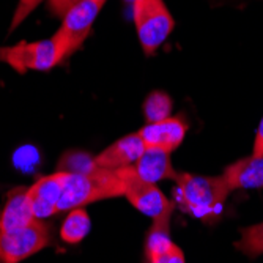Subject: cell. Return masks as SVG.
<instances>
[{
	"mask_svg": "<svg viewBox=\"0 0 263 263\" xmlns=\"http://www.w3.org/2000/svg\"><path fill=\"white\" fill-rule=\"evenodd\" d=\"M232 191L224 177H203L178 174L172 191L175 208L203 222L221 218L226 200Z\"/></svg>",
	"mask_w": 263,
	"mask_h": 263,
	"instance_id": "6da1fadb",
	"label": "cell"
},
{
	"mask_svg": "<svg viewBox=\"0 0 263 263\" xmlns=\"http://www.w3.org/2000/svg\"><path fill=\"white\" fill-rule=\"evenodd\" d=\"M123 196V180L120 171H110L98 167L90 174L74 175L66 174L63 194L59 203L60 211L84 208L104 199H115Z\"/></svg>",
	"mask_w": 263,
	"mask_h": 263,
	"instance_id": "7a4b0ae2",
	"label": "cell"
},
{
	"mask_svg": "<svg viewBox=\"0 0 263 263\" xmlns=\"http://www.w3.org/2000/svg\"><path fill=\"white\" fill-rule=\"evenodd\" d=\"M133 14L142 51L153 55L172 33L175 21L164 0H134Z\"/></svg>",
	"mask_w": 263,
	"mask_h": 263,
	"instance_id": "3957f363",
	"label": "cell"
},
{
	"mask_svg": "<svg viewBox=\"0 0 263 263\" xmlns=\"http://www.w3.org/2000/svg\"><path fill=\"white\" fill-rule=\"evenodd\" d=\"M103 5L98 0H82L63 16L60 29L52 36L60 63L73 55L87 40Z\"/></svg>",
	"mask_w": 263,
	"mask_h": 263,
	"instance_id": "277c9868",
	"label": "cell"
},
{
	"mask_svg": "<svg viewBox=\"0 0 263 263\" xmlns=\"http://www.w3.org/2000/svg\"><path fill=\"white\" fill-rule=\"evenodd\" d=\"M0 62L24 74L27 71H49L60 63L52 38L40 41H19L14 46L0 47Z\"/></svg>",
	"mask_w": 263,
	"mask_h": 263,
	"instance_id": "5b68a950",
	"label": "cell"
},
{
	"mask_svg": "<svg viewBox=\"0 0 263 263\" xmlns=\"http://www.w3.org/2000/svg\"><path fill=\"white\" fill-rule=\"evenodd\" d=\"M51 235L43 219H35L30 224L0 232V257L5 263H21L49 245Z\"/></svg>",
	"mask_w": 263,
	"mask_h": 263,
	"instance_id": "8992f818",
	"label": "cell"
},
{
	"mask_svg": "<svg viewBox=\"0 0 263 263\" xmlns=\"http://www.w3.org/2000/svg\"><path fill=\"white\" fill-rule=\"evenodd\" d=\"M118 171H120L123 180V196L142 214L156 219L165 211L175 208V203L167 199L156 184L147 183L139 178L133 165L123 167V169Z\"/></svg>",
	"mask_w": 263,
	"mask_h": 263,
	"instance_id": "52a82bcc",
	"label": "cell"
},
{
	"mask_svg": "<svg viewBox=\"0 0 263 263\" xmlns=\"http://www.w3.org/2000/svg\"><path fill=\"white\" fill-rule=\"evenodd\" d=\"M66 172L55 171L51 175L38 178L29 187L33 214L36 219H47L59 213V203L63 194Z\"/></svg>",
	"mask_w": 263,
	"mask_h": 263,
	"instance_id": "ba28073f",
	"label": "cell"
},
{
	"mask_svg": "<svg viewBox=\"0 0 263 263\" xmlns=\"http://www.w3.org/2000/svg\"><path fill=\"white\" fill-rule=\"evenodd\" d=\"M137 133L145 143V148H156L172 153L184 140L187 123L181 117H169L156 123H147Z\"/></svg>",
	"mask_w": 263,
	"mask_h": 263,
	"instance_id": "9c48e42d",
	"label": "cell"
},
{
	"mask_svg": "<svg viewBox=\"0 0 263 263\" xmlns=\"http://www.w3.org/2000/svg\"><path fill=\"white\" fill-rule=\"evenodd\" d=\"M143 152H145V143L140 139L139 133H133L115 140L112 145L104 148L100 155L95 156V162L101 169L117 171L133 165Z\"/></svg>",
	"mask_w": 263,
	"mask_h": 263,
	"instance_id": "30bf717a",
	"label": "cell"
},
{
	"mask_svg": "<svg viewBox=\"0 0 263 263\" xmlns=\"http://www.w3.org/2000/svg\"><path fill=\"white\" fill-rule=\"evenodd\" d=\"M29 187H16L8 194L0 210V232H8L24 227L35 221Z\"/></svg>",
	"mask_w": 263,
	"mask_h": 263,
	"instance_id": "8fae6325",
	"label": "cell"
},
{
	"mask_svg": "<svg viewBox=\"0 0 263 263\" xmlns=\"http://www.w3.org/2000/svg\"><path fill=\"white\" fill-rule=\"evenodd\" d=\"M222 177L230 191L263 189V158L248 156L227 165Z\"/></svg>",
	"mask_w": 263,
	"mask_h": 263,
	"instance_id": "7c38bea8",
	"label": "cell"
},
{
	"mask_svg": "<svg viewBox=\"0 0 263 263\" xmlns=\"http://www.w3.org/2000/svg\"><path fill=\"white\" fill-rule=\"evenodd\" d=\"M133 167L139 178L153 184L162 180L175 181L178 177V172H175L171 162V153L156 148H145V152L133 164Z\"/></svg>",
	"mask_w": 263,
	"mask_h": 263,
	"instance_id": "4fadbf2b",
	"label": "cell"
},
{
	"mask_svg": "<svg viewBox=\"0 0 263 263\" xmlns=\"http://www.w3.org/2000/svg\"><path fill=\"white\" fill-rule=\"evenodd\" d=\"M174 210L165 211L159 218L153 219V224L148 229L147 240H145L147 263H150L153 258L162 255L164 252L171 251L175 246V243L171 240V218H172Z\"/></svg>",
	"mask_w": 263,
	"mask_h": 263,
	"instance_id": "5bb4252c",
	"label": "cell"
},
{
	"mask_svg": "<svg viewBox=\"0 0 263 263\" xmlns=\"http://www.w3.org/2000/svg\"><path fill=\"white\" fill-rule=\"evenodd\" d=\"M91 221L84 208H74L68 211L60 227V238L68 245H78L90 233Z\"/></svg>",
	"mask_w": 263,
	"mask_h": 263,
	"instance_id": "9a60e30c",
	"label": "cell"
},
{
	"mask_svg": "<svg viewBox=\"0 0 263 263\" xmlns=\"http://www.w3.org/2000/svg\"><path fill=\"white\" fill-rule=\"evenodd\" d=\"M97 169H98V165L95 162V156L81 150H69L63 153V156L60 158L57 164V171L66 172V174H74V175L90 174Z\"/></svg>",
	"mask_w": 263,
	"mask_h": 263,
	"instance_id": "2e32d148",
	"label": "cell"
},
{
	"mask_svg": "<svg viewBox=\"0 0 263 263\" xmlns=\"http://www.w3.org/2000/svg\"><path fill=\"white\" fill-rule=\"evenodd\" d=\"M172 100L165 91H152L147 100L143 101V117L147 123H156L171 117L172 112Z\"/></svg>",
	"mask_w": 263,
	"mask_h": 263,
	"instance_id": "e0dca14e",
	"label": "cell"
},
{
	"mask_svg": "<svg viewBox=\"0 0 263 263\" xmlns=\"http://www.w3.org/2000/svg\"><path fill=\"white\" fill-rule=\"evenodd\" d=\"M236 249L249 258H257L263 254V222L241 229L240 241L235 243Z\"/></svg>",
	"mask_w": 263,
	"mask_h": 263,
	"instance_id": "ac0fdd59",
	"label": "cell"
},
{
	"mask_svg": "<svg viewBox=\"0 0 263 263\" xmlns=\"http://www.w3.org/2000/svg\"><path fill=\"white\" fill-rule=\"evenodd\" d=\"M43 2V0H19L17 4V8L13 14V19H11V26H10V32L16 30L21 24L29 17V14Z\"/></svg>",
	"mask_w": 263,
	"mask_h": 263,
	"instance_id": "d6986e66",
	"label": "cell"
},
{
	"mask_svg": "<svg viewBox=\"0 0 263 263\" xmlns=\"http://www.w3.org/2000/svg\"><path fill=\"white\" fill-rule=\"evenodd\" d=\"M82 0H49V10L54 16L62 17L78 4H81Z\"/></svg>",
	"mask_w": 263,
	"mask_h": 263,
	"instance_id": "ffe728a7",
	"label": "cell"
},
{
	"mask_svg": "<svg viewBox=\"0 0 263 263\" xmlns=\"http://www.w3.org/2000/svg\"><path fill=\"white\" fill-rule=\"evenodd\" d=\"M150 263H186V260H184L183 251L175 245L171 251H167L162 255L153 258Z\"/></svg>",
	"mask_w": 263,
	"mask_h": 263,
	"instance_id": "44dd1931",
	"label": "cell"
},
{
	"mask_svg": "<svg viewBox=\"0 0 263 263\" xmlns=\"http://www.w3.org/2000/svg\"><path fill=\"white\" fill-rule=\"evenodd\" d=\"M252 156L255 158H263V117L258 123L255 139H254V147H252Z\"/></svg>",
	"mask_w": 263,
	"mask_h": 263,
	"instance_id": "7402d4cb",
	"label": "cell"
},
{
	"mask_svg": "<svg viewBox=\"0 0 263 263\" xmlns=\"http://www.w3.org/2000/svg\"><path fill=\"white\" fill-rule=\"evenodd\" d=\"M0 263H5V261H4V258H2V257H0Z\"/></svg>",
	"mask_w": 263,
	"mask_h": 263,
	"instance_id": "603a6c76",
	"label": "cell"
}]
</instances>
